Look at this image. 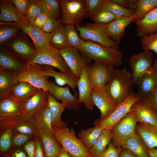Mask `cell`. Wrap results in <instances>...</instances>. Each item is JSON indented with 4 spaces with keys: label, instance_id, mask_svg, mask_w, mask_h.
Instances as JSON below:
<instances>
[{
    "label": "cell",
    "instance_id": "20",
    "mask_svg": "<svg viewBox=\"0 0 157 157\" xmlns=\"http://www.w3.org/2000/svg\"><path fill=\"white\" fill-rule=\"evenodd\" d=\"M28 67L2 45L0 47V70L19 72L25 71Z\"/></svg>",
    "mask_w": 157,
    "mask_h": 157
},
{
    "label": "cell",
    "instance_id": "33",
    "mask_svg": "<svg viewBox=\"0 0 157 157\" xmlns=\"http://www.w3.org/2000/svg\"><path fill=\"white\" fill-rule=\"evenodd\" d=\"M121 148L130 150L137 157H150L148 148L137 133L124 142Z\"/></svg>",
    "mask_w": 157,
    "mask_h": 157
},
{
    "label": "cell",
    "instance_id": "14",
    "mask_svg": "<svg viewBox=\"0 0 157 157\" xmlns=\"http://www.w3.org/2000/svg\"><path fill=\"white\" fill-rule=\"evenodd\" d=\"M27 66L42 75L54 77L55 83L59 86L66 85H69L73 89L75 94L78 95L75 89L77 87L78 79L74 76L67 73L57 72L53 67L48 65L36 64Z\"/></svg>",
    "mask_w": 157,
    "mask_h": 157
},
{
    "label": "cell",
    "instance_id": "27",
    "mask_svg": "<svg viewBox=\"0 0 157 157\" xmlns=\"http://www.w3.org/2000/svg\"><path fill=\"white\" fill-rule=\"evenodd\" d=\"M19 82L17 72L0 70V99L9 97L10 93Z\"/></svg>",
    "mask_w": 157,
    "mask_h": 157
},
{
    "label": "cell",
    "instance_id": "12",
    "mask_svg": "<svg viewBox=\"0 0 157 157\" xmlns=\"http://www.w3.org/2000/svg\"><path fill=\"white\" fill-rule=\"evenodd\" d=\"M59 50L67 65L78 80L82 69L89 66L91 59L82 54L76 48L69 47Z\"/></svg>",
    "mask_w": 157,
    "mask_h": 157
},
{
    "label": "cell",
    "instance_id": "34",
    "mask_svg": "<svg viewBox=\"0 0 157 157\" xmlns=\"http://www.w3.org/2000/svg\"><path fill=\"white\" fill-rule=\"evenodd\" d=\"M104 130L99 125H95L92 127L81 129L77 134L78 137L83 144L90 149L94 145Z\"/></svg>",
    "mask_w": 157,
    "mask_h": 157
},
{
    "label": "cell",
    "instance_id": "40",
    "mask_svg": "<svg viewBox=\"0 0 157 157\" xmlns=\"http://www.w3.org/2000/svg\"><path fill=\"white\" fill-rule=\"evenodd\" d=\"M13 127L14 133H23L33 136L37 134L38 129L31 119H23Z\"/></svg>",
    "mask_w": 157,
    "mask_h": 157
},
{
    "label": "cell",
    "instance_id": "55",
    "mask_svg": "<svg viewBox=\"0 0 157 157\" xmlns=\"http://www.w3.org/2000/svg\"><path fill=\"white\" fill-rule=\"evenodd\" d=\"M49 18L46 14L42 12L31 24L35 27L41 29L46 21Z\"/></svg>",
    "mask_w": 157,
    "mask_h": 157
},
{
    "label": "cell",
    "instance_id": "28",
    "mask_svg": "<svg viewBox=\"0 0 157 157\" xmlns=\"http://www.w3.org/2000/svg\"><path fill=\"white\" fill-rule=\"evenodd\" d=\"M136 131L149 150L157 147V127L139 123Z\"/></svg>",
    "mask_w": 157,
    "mask_h": 157
},
{
    "label": "cell",
    "instance_id": "29",
    "mask_svg": "<svg viewBox=\"0 0 157 157\" xmlns=\"http://www.w3.org/2000/svg\"><path fill=\"white\" fill-rule=\"evenodd\" d=\"M136 84L138 94L140 98L150 93L157 86V69L152 66L140 78Z\"/></svg>",
    "mask_w": 157,
    "mask_h": 157
},
{
    "label": "cell",
    "instance_id": "23",
    "mask_svg": "<svg viewBox=\"0 0 157 157\" xmlns=\"http://www.w3.org/2000/svg\"><path fill=\"white\" fill-rule=\"evenodd\" d=\"M39 90L27 82L20 81L13 90L9 97L19 105L23 106L27 101Z\"/></svg>",
    "mask_w": 157,
    "mask_h": 157
},
{
    "label": "cell",
    "instance_id": "52",
    "mask_svg": "<svg viewBox=\"0 0 157 157\" xmlns=\"http://www.w3.org/2000/svg\"><path fill=\"white\" fill-rule=\"evenodd\" d=\"M18 11L24 16L30 4L28 0H10Z\"/></svg>",
    "mask_w": 157,
    "mask_h": 157
},
{
    "label": "cell",
    "instance_id": "21",
    "mask_svg": "<svg viewBox=\"0 0 157 157\" xmlns=\"http://www.w3.org/2000/svg\"><path fill=\"white\" fill-rule=\"evenodd\" d=\"M48 92L39 89L27 101L23 106L22 115L24 119H31L36 111L47 103Z\"/></svg>",
    "mask_w": 157,
    "mask_h": 157
},
{
    "label": "cell",
    "instance_id": "9",
    "mask_svg": "<svg viewBox=\"0 0 157 157\" xmlns=\"http://www.w3.org/2000/svg\"><path fill=\"white\" fill-rule=\"evenodd\" d=\"M23 109L10 97L0 99V129L13 127L23 119Z\"/></svg>",
    "mask_w": 157,
    "mask_h": 157
},
{
    "label": "cell",
    "instance_id": "42",
    "mask_svg": "<svg viewBox=\"0 0 157 157\" xmlns=\"http://www.w3.org/2000/svg\"><path fill=\"white\" fill-rule=\"evenodd\" d=\"M0 150L3 155L12 146V139L14 133L13 128L9 126L0 129Z\"/></svg>",
    "mask_w": 157,
    "mask_h": 157
},
{
    "label": "cell",
    "instance_id": "38",
    "mask_svg": "<svg viewBox=\"0 0 157 157\" xmlns=\"http://www.w3.org/2000/svg\"><path fill=\"white\" fill-rule=\"evenodd\" d=\"M157 8V0H138V5L134 10L135 23L141 20L153 9Z\"/></svg>",
    "mask_w": 157,
    "mask_h": 157
},
{
    "label": "cell",
    "instance_id": "11",
    "mask_svg": "<svg viewBox=\"0 0 157 157\" xmlns=\"http://www.w3.org/2000/svg\"><path fill=\"white\" fill-rule=\"evenodd\" d=\"M153 54L152 51L144 50L130 57L129 63L132 72L133 85L136 84L140 78L152 67Z\"/></svg>",
    "mask_w": 157,
    "mask_h": 157
},
{
    "label": "cell",
    "instance_id": "63",
    "mask_svg": "<svg viewBox=\"0 0 157 157\" xmlns=\"http://www.w3.org/2000/svg\"><path fill=\"white\" fill-rule=\"evenodd\" d=\"M156 112V114L157 116V112Z\"/></svg>",
    "mask_w": 157,
    "mask_h": 157
},
{
    "label": "cell",
    "instance_id": "35",
    "mask_svg": "<svg viewBox=\"0 0 157 157\" xmlns=\"http://www.w3.org/2000/svg\"><path fill=\"white\" fill-rule=\"evenodd\" d=\"M112 139L111 130H104L93 146L90 149L91 157H98L106 150Z\"/></svg>",
    "mask_w": 157,
    "mask_h": 157
},
{
    "label": "cell",
    "instance_id": "7",
    "mask_svg": "<svg viewBox=\"0 0 157 157\" xmlns=\"http://www.w3.org/2000/svg\"><path fill=\"white\" fill-rule=\"evenodd\" d=\"M59 2L63 24L80 25L83 19L88 16L84 0H61Z\"/></svg>",
    "mask_w": 157,
    "mask_h": 157
},
{
    "label": "cell",
    "instance_id": "22",
    "mask_svg": "<svg viewBox=\"0 0 157 157\" xmlns=\"http://www.w3.org/2000/svg\"><path fill=\"white\" fill-rule=\"evenodd\" d=\"M132 109L135 113L138 122L157 127V116L156 112L141 99L134 104Z\"/></svg>",
    "mask_w": 157,
    "mask_h": 157
},
{
    "label": "cell",
    "instance_id": "31",
    "mask_svg": "<svg viewBox=\"0 0 157 157\" xmlns=\"http://www.w3.org/2000/svg\"><path fill=\"white\" fill-rule=\"evenodd\" d=\"M47 104L52 117V126L58 127L66 126L67 124L61 119V116L67 104L65 102H60L48 91Z\"/></svg>",
    "mask_w": 157,
    "mask_h": 157
},
{
    "label": "cell",
    "instance_id": "19",
    "mask_svg": "<svg viewBox=\"0 0 157 157\" xmlns=\"http://www.w3.org/2000/svg\"><path fill=\"white\" fill-rule=\"evenodd\" d=\"M0 9L1 22H14L21 26H25L31 24L10 0H0Z\"/></svg>",
    "mask_w": 157,
    "mask_h": 157
},
{
    "label": "cell",
    "instance_id": "51",
    "mask_svg": "<svg viewBox=\"0 0 157 157\" xmlns=\"http://www.w3.org/2000/svg\"><path fill=\"white\" fill-rule=\"evenodd\" d=\"M3 157H28L23 147H12L3 155Z\"/></svg>",
    "mask_w": 157,
    "mask_h": 157
},
{
    "label": "cell",
    "instance_id": "8",
    "mask_svg": "<svg viewBox=\"0 0 157 157\" xmlns=\"http://www.w3.org/2000/svg\"><path fill=\"white\" fill-rule=\"evenodd\" d=\"M141 98L133 92L123 101L118 104L115 110L105 119H98L94 122V125H99L104 129L111 130L113 127L132 110L133 105Z\"/></svg>",
    "mask_w": 157,
    "mask_h": 157
},
{
    "label": "cell",
    "instance_id": "46",
    "mask_svg": "<svg viewBox=\"0 0 157 157\" xmlns=\"http://www.w3.org/2000/svg\"><path fill=\"white\" fill-rule=\"evenodd\" d=\"M140 41L144 51H153L157 54V33L141 37Z\"/></svg>",
    "mask_w": 157,
    "mask_h": 157
},
{
    "label": "cell",
    "instance_id": "1",
    "mask_svg": "<svg viewBox=\"0 0 157 157\" xmlns=\"http://www.w3.org/2000/svg\"><path fill=\"white\" fill-rule=\"evenodd\" d=\"M83 55L102 65L119 66L123 63V56L118 49L90 41H85L78 49Z\"/></svg>",
    "mask_w": 157,
    "mask_h": 157
},
{
    "label": "cell",
    "instance_id": "37",
    "mask_svg": "<svg viewBox=\"0 0 157 157\" xmlns=\"http://www.w3.org/2000/svg\"><path fill=\"white\" fill-rule=\"evenodd\" d=\"M94 24H106L117 17L101 5L97 7L90 16Z\"/></svg>",
    "mask_w": 157,
    "mask_h": 157
},
{
    "label": "cell",
    "instance_id": "26",
    "mask_svg": "<svg viewBox=\"0 0 157 157\" xmlns=\"http://www.w3.org/2000/svg\"><path fill=\"white\" fill-rule=\"evenodd\" d=\"M14 26L19 28L24 33L28 35L32 40L35 47L41 48L49 44L53 33H48L34 26L31 23L24 26H21L15 23Z\"/></svg>",
    "mask_w": 157,
    "mask_h": 157
},
{
    "label": "cell",
    "instance_id": "10",
    "mask_svg": "<svg viewBox=\"0 0 157 157\" xmlns=\"http://www.w3.org/2000/svg\"><path fill=\"white\" fill-rule=\"evenodd\" d=\"M135 17V15L129 17H118L106 24L94 23L92 24L102 31L112 40L119 44L122 39L125 37L126 28L134 22Z\"/></svg>",
    "mask_w": 157,
    "mask_h": 157
},
{
    "label": "cell",
    "instance_id": "57",
    "mask_svg": "<svg viewBox=\"0 0 157 157\" xmlns=\"http://www.w3.org/2000/svg\"><path fill=\"white\" fill-rule=\"evenodd\" d=\"M119 157H137L130 150L121 148L119 154Z\"/></svg>",
    "mask_w": 157,
    "mask_h": 157
},
{
    "label": "cell",
    "instance_id": "48",
    "mask_svg": "<svg viewBox=\"0 0 157 157\" xmlns=\"http://www.w3.org/2000/svg\"><path fill=\"white\" fill-rule=\"evenodd\" d=\"M141 98L142 100L157 112V86L150 93Z\"/></svg>",
    "mask_w": 157,
    "mask_h": 157
},
{
    "label": "cell",
    "instance_id": "16",
    "mask_svg": "<svg viewBox=\"0 0 157 157\" xmlns=\"http://www.w3.org/2000/svg\"><path fill=\"white\" fill-rule=\"evenodd\" d=\"M77 85L78 90V103H83L87 109L92 111L94 105L92 99V87L89 76L88 66L84 67L82 69Z\"/></svg>",
    "mask_w": 157,
    "mask_h": 157
},
{
    "label": "cell",
    "instance_id": "3",
    "mask_svg": "<svg viewBox=\"0 0 157 157\" xmlns=\"http://www.w3.org/2000/svg\"><path fill=\"white\" fill-rule=\"evenodd\" d=\"M53 134L56 140L73 157H91L90 149L86 148L76 136L73 129L66 126H52Z\"/></svg>",
    "mask_w": 157,
    "mask_h": 157
},
{
    "label": "cell",
    "instance_id": "47",
    "mask_svg": "<svg viewBox=\"0 0 157 157\" xmlns=\"http://www.w3.org/2000/svg\"><path fill=\"white\" fill-rule=\"evenodd\" d=\"M34 136L19 133H14L12 139V147H19L23 145Z\"/></svg>",
    "mask_w": 157,
    "mask_h": 157
},
{
    "label": "cell",
    "instance_id": "6",
    "mask_svg": "<svg viewBox=\"0 0 157 157\" xmlns=\"http://www.w3.org/2000/svg\"><path fill=\"white\" fill-rule=\"evenodd\" d=\"M138 122L135 113L132 110L110 130L113 144L117 148H121L124 142L135 135Z\"/></svg>",
    "mask_w": 157,
    "mask_h": 157
},
{
    "label": "cell",
    "instance_id": "50",
    "mask_svg": "<svg viewBox=\"0 0 157 157\" xmlns=\"http://www.w3.org/2000/svg\"><path fill=\"white\" fill-rule=\"evenodd\" d=\"M121 148H118L110 142L105 151L98 157H119Z\"/></svg>",
    "mask_w": 157,
    "mask_h": 157
},
{
    "label": "cell",
    "instance_id": "17",
    "mask_svg": "<svg viewBox=\"0 0 157 157\" xmlns=\"http://www.w3.org/2000/svg\"><path fill=\"white\" fill-rule=\"evenodd\" d=\"M92 96L94 105L99 108L101 113L99 118L98 119L99 120L108 117L117 105L106 93L104 87H92Z\"/></svg>",
    "mask_w": 157,
    "mask_h": 157
},
{
    "label": "cell",
    "instance_id": "13",
    "mask_svg": "<svg viewBox=\"0 0 157 157\" xmlns=\"http://www.w3.org/2000/svg\"><path fill=\"white\" fill-rule=\"evenodd\" d=\"M79 32L80 37L85 41L97 42L104 45L118 49L119 44L109 37L99 29L87 23L84 26H75Z\"/></svg>",
    "mask_w": 157,
    "mask_h": 157
},
{
    "label": "cell",
    "instance_id": "56",
    "mask_svg": "<svg viewBox=\"0 0 157 157\" xmlns=\"http://www.w3.org/2000/svg\"><path fill=\"white\" fill-rule=\"evenodd\" d=\"M34 137L26 143L23 146L28 157H35V144Z\"/></svg>",
    "mask_w": 157,
    "mask_h": 157
},
{
    "label": "cell",
    "instance_id": "58",
    "mask_svg": "<svg viewBox=\"0 0 157 157\" xmlns=\"http://www.w3.org/2000/svg\"><path fill=\"white\" fill-rule=\"evenodd\" d=\"M111 1L122 7L128 9V0H111Z\"/></svg>",
    "mask_w": 157,
    "mask_h": 157
},
{
    "label": "cell",
    "instance_id": "36",
    "mask_svg": "<svg viewBox=\"0 0 157 157\" xmlns=\"http://www.w3.org/2000/svg\"><path fill=\"white\" fill-rule=\"evenodd\" d=\"M49 44L59 50L69 47L66 35L64 25L61 24L53 32L49 41Z\"/></svg>",
    "mask_w": 157,
    "mask_h": 157
},
{
    "label": "cell",
    "instance_id": "60",
    "mask_svg": "<svg viewBox=\"0 0 157 157\" xmlns=\"http://www.w3.org/2000/svg\"><path fill=\"white\" fill-rule=\"evenodd\" d=\"M129 9L135 10L137 7L138 0H128Z\"/></svg>",
    "mask_w": 157,
    "mask_h": 157
},
{
    "label": "cell",
    "instance_id": "61",
    "mask_svg": "<svg viewBox=\"0 0 157 157\" xmlns=\"http://www.w3.org/2000/svg\"><path fill=\"white\" fill-rule=\"evenodd\" d=\"M149 152L150 157H157V149L153 148L149 150Z\"/></svg>",
    "mask_w": 157,
    "mask_h": 157
},
{
    "label": "cell",
    "instance_id": "25",
    "mask_svg": "<svg viewBox=\"0 0 157 157\" xmlns=\"http://www.w3.org/2000/svg\"><path fill=\"white\" fill-rule=\"evenodd\" d=\"M37 135L42 143L45 157H57L62 146L57 142L53 133L39 129Z\"/></svg>",
    "mask_w": 157,
    "mask_h": 157
},
{
    "label": "cell",
    "instance_id": "24",
    "mask_svg": "<svg viewBox=\"0 0 157 157\" xmlns=\"http://www.w3.org/2000/svg\"><path fill=\"white\" fill-rule=\"evenodd\" d=\"M135 24L136 32L138 37L157 33V8L149 12Z\"/></svg>",
    "mask_w": 157,
    "mask_h": 157
},
{
    "label": "cell",
    "instance_id": "18",
    "mask_svg": "<svg viewBox=\"0 0 157 157\" xmlns=\"http://www.w3.org/2000/svg\"><path fill=\"white\" fill-rule=\"evenodd\" d=\"M114 67L95 62L88 66L89 76L93 88L104 87L111 79Z\"/></svg>",
    "mask_w": 157,
    "mask_h": 157
},
{
    "label": "cell",
    "instance_id": "44",
    "mask_svg": "<svg viewBox=\"0 0 157 157\" xmlns=\"http://www.w3.org/2000/svg\"><path fill=\"white\" fill-rule=\"evenodd\" d=\"M21 31V30L17 27L5 24H0V45L16 35Z\"/></svg>",
    "mask_w": 157,
    "mask_h": 157
},
{
    "label": "cell",
    "instance_id": "15",
    "mask_svg": "<svg viewBox=\"0 0 157 157\" xmlns=\"http://www.w3.org/2000/svg\"><path fill=\"white\" fill-rule=\"evenodd\" d=\"M48 91L51 93L57 101L65 102L67 104L68 110H78L80 108L79 103L77 95H73L69 90L70 87L67 85L62 87L52 81L47 79V81Z\"/></svg>",
    "mask_w": 157,
    "mask_h": 157
},
{
    "label": "cell",
    "instance_id": "62",
    "mask_svg": "<svg viewBox=\"0 0 157 157\" xmlns=\"http://www.w3.org/2000/svg\"><path fill=\"white\" fill-rule=\"evenodd\" d=\"M153 66L155 69H157V60H155V61H154V62L153 63Z\"/></svg>",
    "mask_w": 157,
    "mask_h": 157
},
{
    "label": "cell",
    "instance_id": "2",
    "mask_svg": "<svg viewBox=\"0 0 157 157\" xmlns=\"http://www.w3.org/2000/svg\"><path fill=\"white\" fill-rule=\"evenodd\" d=\"M132 78L131 72L126 68L115 69L111 79L104 87L106 93L117 105L133 92Z\"/></svg>",
    "mask_w": 157,
    "mask_h": 157
},
{
    "label": "cell",
    "instance_id": "54",
    "mask_svg": "<svg viewBox=\"0 0 157 157\" xmlns=\"http://www.w3.org/2000/svg\"><path fill=\"white\" fill-rule=\"evenodd\" d=\"M35 144L34 157H45L44 147L42 142L37 134L34 137Z\"/></svg>",
    "mask_w": 157,
    "mask_h": 157
},
{
    "label": "cell",
    "instance_id": "5",
    "mask_svg": "<svg viewBox=\"0 0 157 157\" xmlns=\"http://www.w3.org/2000/svg\"><path fill=\"white\" fill-rule=\"evenodd\" d=\"M36 50L35 57L26 66L36 64L48 65L57 68L61 72L74 76L67 65L59 49L49 44L41 48H36Z\"/></svg>",
    "mask_w": 157,
    "mask_h": 157
},
{
    "label": "cell",
    "instance_id": "59",
    "mask_svg": "<svg viewBox=\"0 0 157 157\" xmlns=\"http://www.w3.org/2000/svg\"><path fill=\"white\" fill-rule=\"evenodd\" d=\"M57 157H73L64 147H62Z\"/></svg>",
    "mask_w": 157,
    "mask_h": 157
},
{
    "label": "cell",
    "instance_id": "41",
    "mask_svg": "<svg viewBox=\"0 0 157 157\" xmlns=\"http://www.w3.org/2000/svg\"><path fill=\"white\" fill-rule=\"evenodd\" d=\"M101 5L117 17L135 15L134 10L122 7L111 0H103Z\"/></svg>",
    "mask_w": 157,
    "mask_h": 157
},
{
    "label": "cell",
    "instance_id": "49",
    "mask_svg": "<svg viewBox=\"0 0 157 157\" xmlns=\"http://www.w3.org/2000/svg\"><path fill=\"white\" fill-rule=\"evenodd\" d=\"M62 24L60 18L55 19L49 18L46 21L41 30L47 33H51Z\"/></svg>",
    "mask_w": 157,
    "mask_h": 157
},
{
    "label": "cell",
    "instance_id": "30",
    "mask_svg": "<svg viewBox=\"0 0 157 157\" xmlns=\"http://www.w3.org/2000/svg\"><path fill=\"white\" fill-rule=\"evenodd\" d=\"M27 67L28 68L25 71L17 72L19 81L27 82L39 89L48 91L47 81L49 76L40 74L30 67Z\"/></svg>",
    "mask_w": 157,
    "mask_h": 157
},
{
    "label": "cell",
    "instance_id": "43",
    "mask_svg": "<svg viewBox=\"0 0 157 157\" xmlns=\"http://www.w3.org/2000/svg\"><path fill=\"white\" fill-rule=\"evenodd\" d=\"M64 28L69 46L76 48L78 49L83 44L84 40L78 36L74 26L65 24Z\"/></svg>",
    "mask_w": 157,
    "mask_h": 157
},
{
    "label": "cell",
    "instance_id": "32",
    "mask_svg": "<svg viewBox=\"0 0 157 157\" xmlns=\"http://www.w3.org/2000/svg\"><path fill=\"white\" fill-rule=\"evenodd\" d=\"M31 119L38 129L53 132L52 117L47 103L36 111Z\"/></svg>",
    "mask_w": 157,
    "mask_h": 157
},
{
    "label": "cell",
    "instance_id": "39",
    "mask_svg": "<svg viewBox=\"0 0 157 157\" xmlns=\"http://www.w3.org/2000/svg\"><path fill=\"white\" fill-rule=\"evenodd\" d=\"M42 12L51 19H59L61 17L59 0H41Z\"/></svg>",
    "mask_w": 157,
    "mask_h": 157
},
{
    "label": "cell",
    "instance_id": "53",
    "mask_svg": "<svg viewBox=\"0 0 157 157\" xmlns=\"http://www.w3.org/2000/svg\"><path fill=\"white\" fill-rule=\"evenodd\" d=\"M84 1L88 13L90 17L94 11L101 5L103 0H84Z\"/></svg>",
    "mask_w": 157,
    "mask_h": 157
},
{
    "label": "cell",
    "instance_id": "4",
    "mask_svg": "<svg viewBox=\"0 0 157 157\" xmlns=\"http://www.w3.org/2000/svg\"><path fill=\"white\" fill-rule=\"evenodd\" d=\"M22 31L1 45L3 46L26 65L36 55V48Z\"/></svg>",
    "mask_w": 157,
    "mask_h": 157
},
{
    "label": "cell",
    "instance_id": "45",
    "mask_svg": "<svg viewBox=\"0 0 157 157\" xmlns=\"http://www.w3.org/2000/svg\"><path fill=\"white\" fill-rule=\"evenodd\" d=\"M42 12L41 0H30L29 7L24 16L31 23Z\"/></svg>",
    "mask_w": 157,
    "mask_h": 157
}]
</instances>
